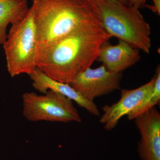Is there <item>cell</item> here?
<instances>
[{
	"instance_id": "12",
	"label": "cell",
	"mask_w": 160,
	"mask_h": 160,
	"mask_svg": "<svg viewBox=\"0 0 160 160\" xmlns=\"http://www.w3.org/2000/svg\"><path fill=\"white\" fill-rule=\"evenodd\" d=\"M155 81L151 91L143 99L141 103L127 115V118L134 120L138 117L155 107L160 100V68L158 67L156 70Z\"/></svg>"
},
{
	"instance_id": "4",
	"label": "cell",
	"mask_w": 160,
	"mask_h": 160,
	"mask_svg": "<svg viewBox=\"0 0 160 160\" xmlns=\"http://www.w3.org/2000/svg\"><path fill=\"white\" fill-rule=\"evenodd\" d=\"M37 0L24 18L12 25L3 45L8 72L12 77L31 74L37 68L38 33L34 14Z\"/></svg>"
},
{
	"instance_id": "5",
	"label": "cell",
	"mask_w": 160,
	"mask_h": 160,
	"mask_svg": "<svg viewBox=\"0 0 160 160\" xmlns=\"http://www.w3.org/2000/svg\"><path fill=\"white\" fill-rule=\"evenodd\" d=\"M23 114L30 122H81L82 118L72 100L49 90L44 95L25 92L22 96Z\"/></svg>"
},
{
	"instance_id": "14",
	"label": "cell",
	"mask_w": 160,
	"mask_h": 160,
	"mask_svg": "<svg viewBox=\"0 0 160 160\" xmlns=\"http://www.w3.org/2000/svg\"><path fill=\"white\" fill-rule=\"evenodd\" d=\"M153 5L152 6L146 5L145 7L149 8L152 11L160 15V0H152Z\"/></svg>"
},
{
	"instance_id": "9",
	"label": "cell",
	"mask_w": 160,
	"mask_h": 160,
	"mask_svg": "<svg viewBox=\"0 0 160 160\" xmlns=\"http://www.w3.org/2000/svg\"><path fill=\"white\" fill-rule=\"evenodd\" d=\"M109 41L101 46L97 59L108 70L122 73L140 61L139 49L121 40L116 45H111Z\"/></svg>"
},
{
	"instance_id": "3",
	"label": "cell",
	"mask_w": 160,
	"mask_h": 160,
	"mask_svg": "<svg viewBox=\"0 0 160 160\" xmlns=\"http://www.w3.org/2000/svg\"><path fill=\"white\" fill-rule=\"evenodd\" d=\"M96 7L102 26L111 36L149 53L151 27L139 9L115 0H90Z\"/></svg>"
},
{
	"instance_id": "8",
	"label": "cell",
	"mask_w": 160,
	"mask_h": 160,
	"mask_svg": "<svg viewBox=\"0 0 160 160\" xmlns=\"http://www.w3.org/2000/svg\"><path fill=\"white\" fill-rule=\"evenodd\" d=\"M155 76L149 82L138 88L121 90V98L117 102L102 108L103 114L100 122L107 131L114 129L121 119L127 116L141 103L154 86Z\"/></svg>"
},
{
	"instance_id": "13",
	"label": "cell",
	"mask_w": 160,
	"mask_h": 160,
	"mask_svg": "<svg viewBox=\"0 0 160 160\" xmlns=\"http://www.w3.org/2000/svg\"><path fill=\"white\" fill-rule=\"evenodd\" d=\"M147 0H129L128 6L139 9L145 7Z\"/></svg>"
},
{
	"instance_id": "10",
	"label": "cell",
	"mask_w": 160,
	"mask_h": 160,
	"mask_svg": "<svg viewBox=\"0 0 160 160\" xmlns=\"http://www.w3.org/2000/svg\"><path fill=\"white\" fill-rule=\"evenodd\" d=\"M29 76L32 81L33 88L39 92L45 94L48 90H51L59 92L74 101L90 114L96 116L100 115L99 110L94 101L86 99L69 84L61 82L51 78L38 68Z\"/></svg>"
},
{
	"instance_id": "6",
	"label": "cell",
	"mask_w": 160,
	"mask_h": 160,
	"mask_svg": "<svg viewBox=\"0 0 160 160\" xmlns=\"http://www.w3.org/2000/svg\"><path fill=\"white\" fill-rule=\"evenodd\" d=\"M122 73L109 71L103 65L86 69L69 84L83 97L94 101L96 98L121 89Z\"/></svg>"
},
{
	"instance_id": "2",
	"label": "cell",
	"mask_w": 160,
	"mask_h": 160,
	"mask_svg": "<svg viewBox=\"0 0 160 160\" xmlns=\"http://www.w3.org/2000/svg\"><path fill=\"white\" fill-rule=\"evenodd\" d=\"M34 19L37 53L82 24H102L98 9L90 0H37Z\"/></svg>"
},
{
	"instance_id": "7",
	"label": "cell",
	"mask_w": 160,
	"mask_h": 160,
	"mask_svg": "<svg viewBox=\"0 0 160 160\" xmlns=\"http://www.w3.org/2000/svg\"><path fill=\"white\" fill-rule=\"evenodd\" d=\"M140 137L138 152L141 160H160V113L153 107L135 119Z\"/></svg>"
},
{
	"instance_id": "1",
	"label": "cell",
	"mask_w": 160,
	"mask_h": 160,
	"mask_svg": "<svg viewBox=\"0 0 160 160\" xmlns=\"http://www.w3.org/2000/svg\"><path fill=\"white\" fill-rule=\"evenodd\" d=\"M111 36L98 22L84 23L37 53V68L58 82L70 84L97 60Z\"/></svg>"
},
{
	"instance_id": "11",
	"label": "cell",
	"mask_w": 160,
	"mask_h": 160,
	"mask_svg": "<svg viewBox=\"0 0 160 160\" xmlns=\"http://www.w3.org/2000/svg\"><path fill=\"white\" fill-rule=\"evenodd\" d=\"M29 9L27 0H0V47L6 42L8 25L24 18Z\"/></svg>"
},
{
	"instance_id": "15",
	"label": "cell",
	"mask_w": 160,
	"mask_h": 160,
	"mask_svg": "<svg viewBox=\"0 0 160 160\" xmlns=\"http://www.w3.org/2000/svg\"><path fill=\"white\" fill-rule=\"evenodd\" d=\"M115 1H118V2H119L120 3H122L123 4L128 5V6L129 0H115Z\"/></svg>"
}]
</instances>
